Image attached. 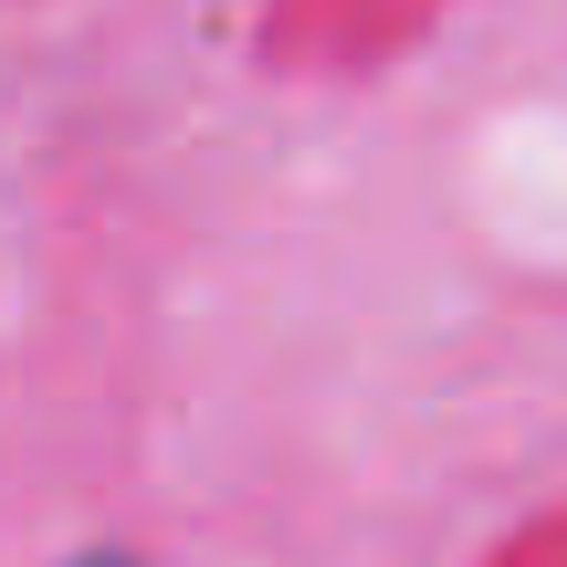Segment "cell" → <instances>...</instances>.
Returning a JSON list of instances; mask_svg holds the SVG:
<instances>
[{"instance_id":"1","label":"cell","mask_w":567,"mask_h":567,"mask_svg":"<svg viewBox=\"0 0 567 567\" xmlns=\"http://www.w3.org/2000/svg\"><path fill=\"white\" fill-rule=\"evenodd\" d=\"M63 567H137V557H116V547H84V557H63Z\"/></svg>"}]
</instances>
